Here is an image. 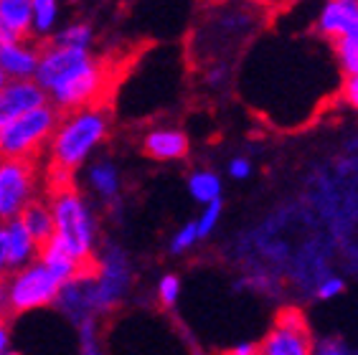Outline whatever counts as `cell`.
<instances>
[{"label":"cell","instance_id":"d6986e66","mask_svg":"<svg viewBox=\"0 0 358 355\" xmlns=\"http://www.w3.org/2000/svg\"><path fill=\"white\" fill-rule=\"evenodd\" d=\"M221 191H224V183H221L219 173L214 171H196L188 178V193L201 205L221 198Z\"/></svg>","mask_w":358,"mask_h":355},{"label":"cell","instance_id":"d4e9b609","mask_svg":"<svg viewBox=\"0 0 358 355\" xmlns=\"http://www.w3.org/2000/svg\"><path fill=\"white\" fill-rule=\"evenodd\" d=\"M180 289H183L180 277H176V274H163L158 280V287H155L160 305H163V307H173V305L180 300Z\"/></svg>","mask_w":358,"mask_h":355},{"label":"cell","instance_id":"44dd1931","mask_svg":"<svg viewBox=\"0 0 358 355\" xmlns=\"http://www.w3.org/2000/svg\"><path fill=\"white\" fill-rule=\"evenodd\" d=\"M336 59H338V66L343 71L345 76L358 74V34L351 36H341L336 38Z\"/></svg>","mask_w":358,"mask_h":355},{"label":"cell","instance_id":"9a60e30c","mask_svg":"<svg viewBox=\"0 0 358 355\" xmlns=\"http://www.w3.org/2000/svg\"><path fill=\"white\" fill-rule=\"evenodd\" d=\"M31 36V0H0V41Z\"/></svg>","mask_w":358,"mask_h":355},{"label":"cell","instance_id":"8fae6325","mask_svg":"<svg viewBox=\"0 0 358 355\" xmlns=\"http://www.w3.org/2000/svg\"><path fill=\"white\" fill-rule=\"evenodd\" d=\"M317 31L331 41L341 36L358 34V3L356 0H325L317 15Z\"/></svg>","mask_w":358,"mask_h":355},{"label":"cell","instance_id":"603a6c76","mask_svg":"<svg viewBox=\"0 0 358 355\" xmlns=\"http://www.w3.org/2000/svg\"><path fill=\"white\" fill-rule=\"evenodd\" d=\"M221 213H224V203H221V198L211 201V203H203V211H201V216L196 219V229H199L201 239L211 236V233L219 229Z\"/></svg>","mask_w":358,"mask_h":355},{"label":"cell","instance_id":"d6a6232c","mask_svg":"<svg viewBox=\"0 0 358 355\" xmlns=\"http://www.w3.org/2000/svg\"><path fill=\"white\" fill-rule=\"evenodd\" d=\"M257 353H259V345H257V342H249V340L236 342L234 348H231V355H257Z\"/></svg>","mask_w":358,"mask_h":355},{"label":"cell","instance_id":"4fadbf2b","mask_svg":"<svg viewBox=\"0 0 358 355\" xmlns=\"http://www.w3.org/2000/svg\"><path fill=\"white\" fill-rule=\"evenodd\" d=\"M3 226H6V236H8V264H10V272L18 269V266L31 264L38 256L41 244L31 236V231L21 224V219L3 221Z\"/></svg>","mask_w":358,"mask_h":355},{"label":"cell","instance_id":"f1b7e54d","mask_svg":"<svg viewBox=\"0 0 358 355\" xmlns=\"http://www.w3.org/2000/svg\"><path fill=\"white\" fill-rule=\"evenodd\" d=\"M252 160L247 157H234V160H229V175L234 178V180H247L252 175Z\"/></svg>","mask_w":358,"mask_h":355},{"label":"cell","instance_id":"5bb4252c","mask_svg":"<svg viewBox=\"0 0 358 355\" xmlns=\"http://www.w3.org/2000/svg\"><path fill=\"white\" fill-rule=\"evenodd\" d=\"M87 188L104 203H112L122 191L120 168L112 160H94L87 163Z\"/></svg>","mask_w":358,"mask_h":355},{"label":"cell","instance_id":"ac0fdd59","mask_svg":"<svg viewBox=\"0 0 358 355\" xmlns=\"http://www.w3.org/2000/svg\"><path fill=\"white\" fill-rule=\"evenodd\" d=\"M62 13V0H31V36L48 38L54 36Z\"/></svg>","mask_w":358,"mask_h":355},{"label":"cell","instance_id":"277c9868","mask_svg":"<svg viewBox=\"0 0 358 355\" xmlns=\"http://www.w3.org/2000/svg\"><path fill=\"white\" fill-rule=\"evenodd\" d=\"M90 305L96 314H107L117 310L132 287V261L122 246L107 244L96 249L94 259L84 272Z\"/></svg>","mask_w":358,"mask_h":355},{"label":"cell","instance_id":"5b68a950","mask_svg":"<svg viewBox=\"0 0 358 355\" xmlns=\"http://www.w3.org/2000/svg\"><path fill=\"white\" fill-rule=\"evenodd\" d=\"M62 112L51 102H43L26 115L15 117L0 130V157H28L36 160L46 147Z\"/></svg>","mask_w":358,"mask_h":355},{"label":"cell","instance_id":"52a82bcc","mask_svg":"<svg viewBox=\"0 0 358 355\" xmlns=\"http://www.w3.org/2000/svg\"><path fill=\"white\" fill-rule=\"evenodd\" d=\"M38 196L36 163L28 157H0V221L18 219Z\"/></svg>","mask_w":358,"mask_h":355},{"label":"cell","instance_id":"cb8c5ba5","mask_svg":"<svg viewBox=\"0 0 358 355\" xmlns=\"http://www.w3.org/2000/svg\"><path fill=\"white\" fill-rule=\"evenodd\" d=\"M199 241H201V236H199V229H196V221H188V224H183L178 231L173 233L171 252L173 254H186V252H191Z\"/></svg>","mask_w":358,"mask_h":355},{"label":"cell","instance_id":"7402d4cb","mask_svg":"<svg viewBox=\"0 0 358 355\" xmlns=\"http://www.w3.org/2000/svg\"><path fill=\"white\" fill-rule=\"evenodd\" d=\"M76 328V342H79V353L84 355H96L102 350V338H99V322L96 317H84Z\"/></svg>","mask_w":358,"mask_h":355},{"label":"cell","instance_id":"4dcf8cb0","mask_svg":"<svg viewBox=\"0 0 358 355\" xmlns=\"http://www.w3.org/2000/svg\"><path fill=\"white\" fill-rule=\"evenodd\" d=\"M10 353V330H8V322L0 317V355Z\"/></svg>","mask_w":358,"mask_h":355},{"label":"cell","instance_id":"8d00e7d4","mask_svg":"<svg viewBox=\"0 0 358 355\" xmlns=\"http://www.w3.org/2000/svg\"><path fill=\"white\" fill-rule=\"evenodd\" d=\"M356 3H358V0H356Z\"/></svg>","mask_w":358,"mask_h":355},{"label":"cell","instance_id":"8992f818","mask_svg":"<svg viewBox=\"0 0 358 355\" xmlns=\"http://www.w3.org/2000/svg\"><path fill=\"white\" fill-rule=\"evenodd\" d=\"M8 300H10V312H36V310L51 307L59 297L64 280L54 274L36 256L31 264L18 266L8 277Z\"/></svg>","mask_w":358,"mask_h":355},{"label":"cell","instance_id":"d590c367","mask_svg":"<svg viewBox=\"0 0 358 355\" xmlns=\"http://www.w3.org/2000/svg\"><path fill=\"white\" fill-rule=\"evenodd\" d=\"M71 3H79V0H71Z\"/></svg>","mask_w":358,"mask_h":355},{"label":"cell","instance_id":"3957f363","mask_svg":"<svg viewBox=\"0 0 358 355\" xmlns=\"http://www.w3.org/2000/svg\"><path fill=\"white\" fill-rule=\"evenodd\" d=\"M51 216H54V236L69 254L90 266L99 246V224L92 203L74 185H64L51 191Z\"/></svg>","mask_w":358,"mask_h":355},{"label":"cell","instance_id":"e575fe53","mask_svg":"<svg viewBox=\"0 0 358 355\" xmlns=\"http://www.w3.org/2000/svg\"><path fill=\"white\" fill-rule=\"evenodd\" d=\"M0 84H6V74H3V68H0Z\"/></svg>","mask_w":358,"mask_h":355},{"label":"cell","instance_id":"7c38bea8","mask_svg":"<svg viewBox=\"0 0 358 355\" xmlns=\"http://www.w3.org/2000/svg\"><path fill=\"white\" fill-rule=\"evenodd\" d=\"M143 150L152 160L160 163H176L183 160L191 150L188 135L178 127H155L143 137Z\"/></svg>","mask_w":358,"mask_h":355},{"label":"cell","instance_id":"f546056e","mask_svg":"<svg viewBox=\"0 0 358 355\" xmlns=\"http://www.w3.org/2000/svg\"><path fill=\"white\" fill-rule=\"evenodd\" d=\"M10 272V264H8V236H6V226H0V280Z\"/></svg>","mask_w":358,"mask_h":355},{"label":"cell","instance_id":"6da1fadb","mask_svg":"<svg viewBox=\"0 0 358 355\" xmlns=\"http://www.w3.org/2000/svg\"><path fill=\"white\" fill-rule=\"evenodd\" d=\"M34 79L56 110L69 112L99 104L107 89V68L92 54V48L62 46L51 41L38 54Z\"/></svg>","mask_w":358,"mask_h":355},{"label":"cell","instance_id":"1f68e13d","mask_svg":"<svg viewBox=\"0 0 358 355\" xmlns=\"http://www.w3.org/2000/svg\"><path fill=\"white\" fill-rule=\"evenodd\" d=\"M227 66H214L211 68V71H208L206 74V82L211 84V87H219V84H224L227 82Z\"/></svg>","mask_w":358,"mask_h":355},{"label":"cell","instance_id":"e0dca14e","mask_svg":"<svg viewBox=\"0 0 358 355\" xmlns=\"http://www.w3.org/2000/svg\"><path fill=\"white\" fill-rule=\"evenodd\" d=\"M18 219H21V224L31 231V236H34L38 244H43V241L54 233V216H51L48 201H38V198L31 201L21 211Z\"/></svg>","mask_w":358,"mask_h":355},{"label":"cell","instance_id":"7a4b0ae2","mask_svg":"<svg viewBox=\"0 0 358 355\" xmlns=\"http://www.w3.org/2000/svg\"><path fill=\"white\" fill-rule=\"evenodd\" d=\"M110 135V115L102 104H90L59 115L54 132L48 137V160L64 171H79L90 163L96 147Z\"/></svg>","mask_w":358,"mask_h":355},{"label":"cell","instance_id":"83f0119b","mask_svg":"<svg viewBox=\"0 0 358 355\" xmlns=\"http://www.w3.org/2000/svg\"><path fill=\"white\" fill-rule=\"evenodd\" d=\"M341 96H343V102L353 110H358V74L345 76L343 87H341Z\"/></svg>","mask_w":358,"mask_h":355},{"label":"cell","instance_id":"484cf974","mask_svg":"<svg viewBox=\"0 0 358 355\" xmlns=\"http://www.w3.org/2000/svg\"><path fill=\"white\" fill-rule=\"evenodd\" d=\"M343 287H345V282L341 280V277H325L315 287V297L317 300H333V297H338V294L343 292Z\"/></svg>","mask_w":358,"mask_h":355},{"label":"cell","instance_id":"ffe728a7","mask_svg":"<svg viewBox=\"0 0 358 355\" xmlns=\"http://www.w3.org/2000/svg\"><path fill=\"white\" fill-rule=\"evenodd\" d=\"M54 43L74 46V48H92L94 46V28L82 21L69 23V26H64V28H56Z\"/></svg>","mask_w":358,"mask_h":355},{"label":"cell","instance_id":"2e32d148","mask_svg":"<svg viewBox=\"0 0 358 355\" xmlns=\"http://www.w3.org/2000/svg\"><path fill=\"white\" fill-rule=\"evenodd\" d=\"M38 259H41L54 274H59L64 282L74 280V277H79V274L87 269V264H82L74 254L66 252L54 236H48V239L41 244V249H38Z\"/></svg>","mask_w":358,"mask_h":355},{"label":"cell","instance_id":"ba28073f","mask_svg":"<svg viewBox=\"0 0 358 355\" xmlns=\"http://www.w3.org/2000/svg\"><path fill=\"white\" fill-rule=\"evenodd\" d=\"M259 353L264 355H308L313 353L310 330L305 325L303 314L287 307L277 314V322L272 333L259 345Z\"/></svg>","mask_w":358,"mask_h":355},{"label":"cell","instance_id":"30bf717a","mask_svg":"<svg viewBox=\"0 0 358 355\" xmlns=\"http://www.w3.org/2000/svg\"><path fill=\"white\" fill-rule=\"evenodd\" d=\"M38 54L41 48L31 41V36L0 41V68L6 79H34Z\"/></svg>","mask_w":358,"mask_h":355},{"label":"cell","instance_id":"9c48e42d","mask_svg":"<svg viewBox=\"0 0 358 355\" xmlns=\"http://www.w3.org/2000/svg\"><path fill=\"white\" fill-rule=\"evenodd\" d=\"M43 102H48V96L36 79H6V84H0V130Z\"/></svg>","mask_w":358,"mask_h":355},{"label":"cell","instance_id":"836d02e7","mask_svg":"<svg viewBox=\"0 0 358 355\" xmlns=\"http://www.w3.org/2000/svg\"><path fill=\"white\" fill-rule=\"evenodd\" d=\"M10 312V300H8V282L6 277L0 280V317H6Z\"/></svg>","mask_w":358,"mask_h":355},{"label":"cell","instance_id":"4316f807","mask_svg":"<svg viewBox=\"0 0 358 355\" xmlns=\"http://www.w3.org/2000/svg\"><path fill=\"white\" fill-rule=\"evenodd\" d=\"M315 348V353L320 355H343L348 353V345H345L341 338H325V340H320L317 345H313Z\"/></svg>","mask_w":358,"mask_h":355}]
</instances>
